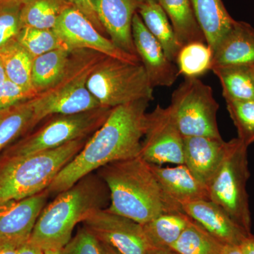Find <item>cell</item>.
I'll use <instances>...</instances> for the list:
<instances>
[{"mask_svg":"<svg viewBox=\"0 0 254 254\" xmlns=\"http://www.w3.org/2000/svg\"><path fill=\"white\" fill-rule=\"evenodd\" d=\"M149 102L137 100L113 108L105 123L48 187L50 197L107 164L139 156Z\"/></svg>","mask_w":254,"mask_h":254,"instance_id":"1","label":"cell"},{"mask_svg":"<svg viewBox=\"0 0 254 254\" xmlns=\"http://www.w3.org/2000/svg\"><path fill=\"white\" fill-rule=\"evenodd\" d=\"M110 201L106 184L95 172L88 174L45 206L29 241L43 251L63 250L76 225L96 210L108 208Z\"/></svg>","mask_w":254,"mask_h":254,"instance_id":"2","label":"cell"},{"mask_svg":"<svg viewBox=\"0 0 254 254\" xmlns=\"http://www.w3.org/2000/svg\"><path fill=\"white\" fill-rule=\"evenodd\" d=\"M106 184L110 201L107 208L143 225L173 211L149 163L140 156L107 164L95 171Z\"/></svg>","mask_w":254,"mask_h":254,"instance_id":"3","label":"cell"},{"mask_svg":"<svg viewBox=\"0 0 254 254\" xmlns=\"http://www.w3.org/2000/svg\"><path fill=\"white\" fill-rule=\"evenodd\" d=\"M91 136L21 158L0 157V205L24 199L47 190Z\"/></svg>","mask_w":254,"mask_h":254,"instance_id":"4","label":"cell"},{"mask_svg":"<svg viewBox=\"0 0 254 254\" xmlns=\"http://www.w3.org/2000/svg\"><path fill=\"white\" fill-rule=\"evenodd\" d=\"M106 56L91 50H72L61 79L31 100L33 128L54 115H73L103 107L88 89L87 82Z\"/></svg>","mask_w":254,"mask_h":254,"instance_id":"5","label":"cell"},{"mask_svg":"<svg viewBox=\"0 0 254 254\" xmlns=\"http://www.w3.org/2000/svg\"><path fill=\"white\" fill-rule=\"evenodd\" d=\"M248 146L238 138L227 142L218 171L209 182V198L221 207L232 220L252 233V218L247 183L250 177Z\"/></svg>","mask_w":254,"mask_h":254,"instance_id":"6","label":"cell"},{"mask_svg":"<svg viewBox=\"0 0 254 254\" xmlns=\"http://www.w3.org/2000/svg\"><path fill=\"white\" fill-rule=\"evenodd\" d=\"M113 108L100 107L73 115H57L36 131L29 132L4 150L1 158H21L58 148L68 142L92 136Z\"/></svg>","mask_w":254,"mask_h":254,"instance_id":"7","label":"cell"},{"mask_svg":"<svg viewBox=\"0 0 254 254\" xmlns=\"http://www.w3.org/2000/svg\"><path fill=\"white\" fill-rule=\"evenodd\" d=\"M87 87L105 108L154 99V88L141 62L130 63L106 56L91 73Z\"/></svg>","mask_w":254,"mask_h":254,"instance_id":"8","label":"cell"},{"mask_svg":"<svg viewBox=\"0 0 254 254\" xmlns=\"http://www.w3.org/2000/svg\"><path fill=\"white\" fill-rule=\"evenodd\" d=\"M184 137L222 138L217 123L219 105L211 87L198 78H186L172 95L168 107Z\"/></svg>","mask_w":254,"mask_h":254,"instance_id":"9","label":"cell"},{"mask_svg":"<svg viewBox=\"0 0 254 254\" xmlns=\"http://www.w3.org/2000/svg\"><path fill=\"white\" fill-rule=\"evenodd\" d=\"M139 156L152 165H184V136L168 108L158 104L153 112L147 113Z\"/></svg>","mask_w":254,"mask_h":254,"instance_id":"10","label":"cell"},{"mask_svg":"<svg viewBox=\"0 0 254 254\" xmlns=\"http://www.w3.org/2000/svg\"><path fill=\"white\" fill-rule=\"evenodd\" d=\"M82 224L99 242L112 246L121 254H148L153 249L141 224L107 208L96 210Z\"/></svg>","mask_w":254,"mask_h":254,"instance_id":"11","label":"cell"},{"mask_svg":"<svg viewBox=\"0 0 254 254\" xmlns=\"http://www.w3.org/2000/svg\"><path fill=\"white\" fill-rule=\"evenodd\" d=\"M54 30L70 50H91L130 63L141 62L138 56L128 54L115 46L72 5L63 11Z\"/></svg>","mask_w":254,"mask_h":254,"instance_id":"12","label":"cell"},{"mask_svg":"<svg viewBox=\"0 0 254 254\" xmlns=\"http://www.w3.org/2000/svg\"><path fill=\"white\" fill-rule=\"evenodd\" d=\"M132 37L136 54L152 86H173L180 75L176 64L167 58L163 48L148 31L138 12L132 22Z\"/></svg>","mask_w":254,"mask_h":254,"instance_id":"13","label":"cell"},{"mask_svg":"<svg viewBox=\"0 0 254 254\" xmlns=\"http://www.w3.org/2000/svg\"><path fill=\"white\" fill-rule=\"evenodd\" d=\"M50 195L46 190L20 200L0 205V243L26 242Z\"/></svg>","mask_w":254,"mask_h":254,"instance_id":"14","label":"cell"},{"mask_svg":"<svg viewBox=\"0 0 254 254\" xmlns=\"http://www.w3.org/2000/svg\"><path fill=\"white\" fill-rule=\"evenodd\" d=\"M165 199L173 211H182V206L190 202L210 200L207 187L197 180L185 165L162 168L150 164Z\"/></svg>","mask_w":254,"mask_h":254,"instance_id":"15","label":"cell"},{"mask_svg":"<svg viewBox=\"0 0 254 254\" xmlns=\"http://www.w3.org/2000/svg\"><path fill=\"white\" fill-rule=\"evenodd\" d=\"M139 0H93L102 26L117 47L136 55L132 37V22Z\"/></svg>","mask_w":254,"mask_h":254,"instance_id":"16","label":"cell"},{"mask_svg":"<svg viewBox=\"0 0 254 254\" xmlns=\"http://www.w3.org/2000/svg\"><path fill=\"white\" fill-rule=\"evenodd\" d=\"M182 210L223 245L240 246L252 235L212 200L190 202L182 205Z\"/></svg>","mask_w":254,"mask_h":254,"instance_id":"17","label":"cell"},{"mask_svg":"<svg viewBox=\"0 0 254 254\" xmlns=\"http://www.w3.org/2000/svg\"><path fill=\"white\" fill-rule=\"evenodd\" d=\"M227 142L205 136L184 137V165L208 186L223 160Z\"/></svg>","mask_w":254,"mask_h":254,"instance_id":"18","label":"cell"},{"mask_svg":"<svg viewBox=\"0 0 254 254\" xmlns=\"http://www.w3.org/2000/svg\"><path fill=\"white\" fill-rule=\"evenodd\" d=\"M254 64V28L236 21L213 52V66H252Z\"/></svg>","mask_w":254,"mask_h":254,"instance_id":"19","label":"cell"},{"mask_svg":"<svg viewBox=\"0 0 254 254\" xmlns=\"http://www.w3.org/2000/svg\"><path fill=\"white\" fill-rule=\"evenodd\" d=\"M190 3L207 45L213 53L235 20L229 14L222 0H190Z\"/></svg>","mask_w":254,"mask_h":254,"instance_id":"20","label":"cell"},{"mask_svg":"<svg viewBox=\"0 0 254 254\" xmlns=\"http://www.w3.org/2000/svg\"><path fill=\"white\" fill-rule=\"evenodd\" d=\"M137 12L148 31L163 48L167 58L176 64L177 55L182 46L163 8L156 0L142 1L138 3Z\"/></svg>","mask_w":254,"mask_h":254,"instance_id":"21","label":"cell"},{"mask_svg":"<svg viewBox=\"0 0 254 254\" xmlns=\"http://www.w3.org/2000/svg\"><path fill=\"white\" fill-rule=\"evenodd\" d=\"M167 14L182 46L205 38L197 22L190 0H156Z\"/></svg>","mask_w":254,"mask_h":254,"instance_id":"22","label":"cell"},{"mask_svg":"<svg viewBox=\"0 0 254 254\" xmlns=\"http://www.w3.org/2000/svg\"><path fill=\"white\" fill-rule=\"evenodd\" d=\"M190 221L184 212H168L141 225L152 248L170 250Z\"/></svg>","mask_w":254,"mask_h":254,"instance_id":"23","label":"cell"},{"mask_svg":"<svg viewBox=\"0 0 254 254\" xmlns=\"http://www.w3.org/2000/svg\"><path fill=\"white\" fill-rule=\"evenodd\" d=\"M72 50L58 49L33 58L31 82L38 93L49 89L63 77Z\"/></svg>","mask_w":254,"mask_h":254,"instance_id":"24","label":"cell"},{"mask_svg":"<svg viewBox=\"0 0 254 254\" xmlns=\"http://www.w3.org/2000/svg\"><path fill=\"white\" fill-rule=\"evenodd\" d=\"M33 118L31 100L0 110V153L33 130Z\"/></svg>","mask_w":254,"mask_h":254,"instance_id":"25","label":"cell"},{"mask_svg":"<svg viewBox=\"0 0 254 254\" xmlns=\"http://www.w3.org/2000/svg\"><path fill=\"white\" fill-rule=\"evenodd\" d=\"M225 100H254V78L251 66H214Z\"/></svg>","mask_w":254,"mask_h":254,"instance_id":"26","label":"cell"},{"mask_svg":"<svg viewBox=\"0 0 254 254\" xmlns=\"http://www.w3.org/2000/svg\"><path fill=\"white\" fill-rule=\"evenodd\" d=\"M70 5L66 0H27L21 8L22 28L54 29L60 16Z\"/></svg>","mask_w":254,"mask_h":254,"instance_id":"27","label":"cell"},{"mask_svg":"<svg viewBox=\"0 0 254 254\" xmlns=\"http://www.w3.org/2000/svg\"><path fill=\"white\" fill-rule=\"evenodd\" d=\"M33 60L16 40L0 48V61L6 78L26 88H33L31 82Z\"/></svg>","mask_w":254,"mask_h":254,"instance_id":"28","label":"cell"},{"mask_svg":"<svg viewBox=\"0 0 254 254\" xmlns=\"http://www.w3.org/2000/svg\"><path fill=\"white\" fill-rule=\"evenodd\" d=\"M223 246L191 220L170 250L178 254H221Z\"/></svg>","mask_w":254,"mask_h":254,"instance_id":"29","label":"cell"},{"mask_svg":"<svg viewBox=\"0 0 254 254\" xmlns=\"http://www.w3.org/2000/svg\"><path fill=\"white\" fill-rule=\"evenodd\" d=\"M213 53L204 42H192L182 46L177 55L179 73L185 78H198L211 70Z\"/></svg>","mask_w":254,"mask_h":254,"instance_id":"30","label":"cell"},{"mask_svg":"<svg viewBox=\"0 0 254 254\" xmlns=\"http://www.w3.org/2000/svg\"><path fill=\"white\" fill-rule=\"evenodd\" d=\"M16 41L33 58L55 50H70L54 29L23 28Z\"/></svg>","mask_w":254,"mask_h":254,"instance_id":"31","label":"cell"},{"mask_svg":"<svg viewBox=\"0 0 254 254\" xmlns=\"http://www.w3.org/2000/svg\"><path fill=\"white\" fill-rule=\"evenodd\" d=\"M227 110L236 127L238 137L246 145L254 142V100H225Z\"/></svg>","mask_w":254,"mask_h":254,"instance_id":"32","label":"cell"},{"mask_svg":"<svg viewBox=\"0 0 254 254\" xmlns=\"http://www.w3.org/2000/svg\"><path fill=\"white\" fill-rule=\"evenodd\" d=\"M20 3H0V48L17 38L22 29Z\"/></svg>","mask_w":254,"mask_h":254,"instance_id":"33","label":"cell"},{"mask_svg":"<svg viewBox=\"0 0 254 254\" xmlns=\"http://www.w3.org/2000/svg\"><path fill=\"white\" fill-rule=\"evenodd\" d=\"M38 94L34 88H26L6 79L0 85V110L33 99Z\"/></svg>","mask_w":254,"mask_h":254,"instance_id":"34","label":"cell"},{"mask_svg":"<svg viewBox=\"0 0 254 254\" xmlns=\"http://www.w3.org/2000/svg\"><path fill=\"white\" fill-rule=\"evenodd\" d=\"M63 254H101L99 241L84 227L62 250Z\"/></svg>","mask_w":254,"mask_h":254,"instance_id":"35","label":"cell"},{"mask_svg":"<svg viewBox=\"0 0 254 254\" xmlns=\"http://www.w3.org/2000/svg\"><path fill=\"white\" fill-rule=\"evenodd\" d=\"M66 1L86 16L100 33L103 35L106 33L97 15L93 0H66Z\"/></svg>","mask_w":254,"mask_h":254,"instance_id":"36","label":"cell"},{"mask_svg":"<svg viewBox=\"0 0 254 254\" xmlns=\"http://www.w3.org/2000/svg\"><path fill=\"white\" fill-rule=\"evenodd\" d=\"M25 242H6L0 243V254H17L20 247Z\"/></svg>","mask_w":254,"mask_h":254,"instance_id":"37","label":"cell"},{"mask_svg":"<svg viewBox=\"0 0 254 254\" xmlns=\"http://www.w3.org/2000/svg\"><path fill=\"white\" fill-rule=\"evenodd\" d=\"M17 254H43V250L33 245L28 240L21 246Z\"/></svg>","mask_w":254,"mask_h":254,"instance_id":"38","label":"cell"},{"mask_svg":"<svg viewBox=\"0 0 254 254\" xmlns=\"http://www.w3.org/2000/svg\"><path fill=\"white\" fill-rule=\"evenodd\" d=\"M245 254H254V235H250L240 245Z\"/></svg>","mask_w":254,"mask_h":254,"instance_id":"39","label":"cell"},{"mask_svg":"<svg viewBox=\"0 0 254 254\" xmlns=\"http://www.w3.org/2000/svg\"><path fill=\"white\" fill-rule=\"evenodd\" d=\"M221 254H245L240 246L224 245Z\"/></svg>","mask_w":254,"mask_h":254,"instance_id":"40","label":"cell"},{"mask_svg":"<svg viewBox=\"0 0 254 254\" xmlns=\"http://www.w3.org/2000/svg\"><path fill=\"white\" fill-rule=\"evenodd\" d=\"M100 252L101 254H121L116 249L108 244L99 242Z\"/></svg>","mask_w":254,"mask_h":254,"instance_id":"41","label":"cell"},{"mask_svg":"<svg viewBox=\"0 0 254 254\" xmlns=\"http://www.w3.org/2000/svg\"><path fill=\"white\" fill-rule=\"evenodd\" d=\"M148 254H178L170 249H152Z\"/></svg>","mask_w":254,"mask_h":254,"instance_id":"42","label":"cell"},{"mask_svg":"<svg viewBox=\"0 0 254 254\" xmlns=\"http://www.w3.org/2000/svg\"><path fill=\"white\" fill-rule=\"evenodd\" d=\"M6 79L7 78H6V73H5L4 68L3 67L1 61H0V85L4 83Z\"/></svg>","mask_w":254,"mask_h":254,"instance_id":"43","label":"cell"},{"mask_svg":"<svg viewBox=\"0 0 254 254\" xmlns=\"http://www.w3.org/2000/svg\"><path fill=\"white\" fill-rule=\"evenodd\" d=\"M43 254H63L62 250H47L43 251Z\"/></svg>","mask_w":254,"mask_h":254,"instance_id":"44","label":"cell"},{"mask_svg":"<svg viewBox=\"0 0 254 254\" xmlns=\"http://www.w3.org/2000/svg\"><path fill=\"white\" fill-rule=\"evenodd\" d=\"M27 0H0V3H20V4H23L25 1Z\"/></svg>","mask_w":254,"mask_h":254,"instance_id":"45","label":"cell"},{"mask_svg":"<svg viewBox=\"0 0 254 254\" xmlns=\"http://www.w3.org/2000/svg\"><path fill=\"white\" fill-rule=\"evenodd\" d=\"M251 67H252V73H253V76L254 78V64L253 65H252V66H251Z\"/></svg>","mask_w":254,"mask_h":254,"instance_id":"46","label":"cell"},{"mask_svg":"<svg viewBox=\"0 0 254 254\" xmlns=\"http://www.w3.org/2000/svg\"><path fill=\"white\" fill-rule=\"evenodd\" d=\"M140 1H149V0H139Z\"/></svg>","mask_w":254,"mask_h":254,"instance_id":"47","label":"cell"}]
</instances>
